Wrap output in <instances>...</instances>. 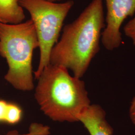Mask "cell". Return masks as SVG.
<instances>
[{
  "mask_svg": "<svg viewBox=\"0 0 135 135\" xmlns=\"http://www.w3.org/2000/svg\"><path fill=\"white\" fill-rule=\"evenodd\" d=\"M105 27L103 0H93L77 19L64 27L52 50L50 63L69 69L81 79L100 50Z\"/></svg>",
  "mask_w": 135,
  "mask_h": 135,
  "instance_id": "obj_1",
  "label": "cell"
},
{
  "mask_svg": "<svg viewBox=\"0 0 135 135\" xmlns=\"http://www.w3.org/2000/svg\"><path fill=\"white\" fill-rule=\"evenodd\" d=\"M35 97L44 114L55 122H78L91 105L84 82L63 66L50 63L38 78Z\"/></svg>",
  "mask_w": 135,
  "mask_h": 135,
  "instance_id": "obj_2",
  "label": "cell"
},
{
  "mask_svg": "<svg viewBox=\"0 0 135 135\" xmlns=\"http://www.w3.org/2000/svg\"><path fill=\"white\" fill-rule=\"evenodd\" d=\"M39 47L31 19L17 24L0 23V56L8 65L4 78L16 89L30 91L34 89L32 58Z\"/></svg>",
  "mask_w": 135,
  "mask_h": 135,
  "instance_id": "obj_3",
  "label": "cell"
},
{
  "mask_svg": "<svg viewBox=\"0 0 135 135\" xmlns=\"http://www.w3.org/2000/svg\"><path fill=\"white\" fill-rule=\"evenodd\" d=\"M20 6L27 10L39 41L40 57L39 66L34 72L38 79L44 69L50 64L52 50L58 42L63 23L74 4L73 1L63 3L45 0H19Z\"/></svg>",
  "mask_w": 135,
  "mask_h": 135,
  "instance_id": "obj_4",
  "label": "cell"
},
{
  "mask_svg": "<svg viewBox=\"0 0 135 135\" xmlns=\"http://www.w3.org/2000/svg\"><path fill=\"white\" fill-rule=\"evenodd\" d=\"M106 27L102 33L101 41L109 51L118 48L122 42L121 25L135 13V0H105Z\"/></svg>",
  "mask_w": 135,
  "mask_h": 135,
  "instance_id": "obj_5",
  "label": "cell"
},
{
  "mask_svg": "<svg viewBox=\"0 0 135 135\" xmlns=\"http://www.w3.org/2000/svg\"><path fill=\"white\" fill-rule=\"evenodd\" d=\"M90 135H113L114 130L106 119V113L100 105H91L78 118Z\"/></svg>",
  "mask_w": 135,
  "mask_h": 135,
  "instance_id": "obj_6",
  "label": "cell"
},
{
  "mask_svg": "<svg viewBox=\"0 0 135 135\" xmlns=\"http://www.w3.org/2000/svg\"><path fill=\"white\" fill-rule=\"evenodd\" d=\"M25 19L24 10L19 0H0V23L17 24Z\"/></svg>",
  "mask_w": 135,
  "mask_h": 135,
  "instance_id": "obj_7",
  "label": "cell"
},
{
  "mask_svg": "<svg viewBox=\"0 0 135 135\" xmlns=\"http://www.w3.org/2000/svg\"><path fill=\"white\" fill-rule=\"evenodd\" d=\"M50 128L48 126L33 123L29 126L28 132L27 133L21 134L17 131L13 130L9 132L7 135H50Z\"/></svg>",
  "mask_w": 135,
  "mask_h": 135,
  "instance_id": "obj_8",
  "label": "cell"
},
{
  "mask_svg": "<svg viewBox=\"0 0 135 135\" xmlns=\"http://www.w3.org/2000/svg\"><path fill=\"white\" fill-rule=\"evenodd\" d=\"M22 114V110L19 106L13 103H8L5 123L11 125L16 124L21 120Z\"/></svg>",
  "mask_w": 135,
  "mask_h": 135,
  "instance_id": "obj_9",
  "label": "cell"
},
{
  "mask_svg": "<svg viewBox=\"0 0 135 135\" xmlns=\"http://www.w3.org/2000/svg\"><path fill=\"white\" fill-rule=\"evenodd\" d=\"M124 31L126 36L132 40L135 47V17L126 25Z\"/></svg>",
  "mask_w": 135,
  "mask_h": 135,
  "instance_id": "obj_10",
  "label": "cell"
},
{
  "mask_svg": "<svg viewBox=\"0 0 135 135\" xmlns=\"http://www.w3.org/2000/svg\"><path fill=\"white\" fill-rule=\"evenodd\" d=\"M8 103L3 100H0V123L5 122Z\"/></svg>",
  "mask_w": 135,
  "mask_h": 135,
  "instance_id": "obj_11",
  "label": "cell"
},
{
  "mask_svg": "<svg viewBox=\"0 0 135 135\" xmlns=\"http://www.w3.org/2000/svg\"><path fill=\"white\" fill-rule=\"evenodd\" d=\"M129 114L131 121L135 126V96L131 102Z\"/></svg>",
  "mask_w": 135,
  "mask_h": 135,
  "instance_id": "obj_12",
  "label": "cell"
},
{
  "mask_svg": "<svg viewBox=\"0 0 135 135\" xmlns=\"http://www.w3.org/2000/svg\"><path fill=\"white\" fill-rule=\"evenodd\" d=\"M46 1H48V2H53V3H56L57 2H60L61 1H63V0H45Z\"/></svg>",
  "mask_w": 135,
  "mask_h": 135,
  "instance_id": "obj_13",
  "label": "cell"
}]
</instances>
